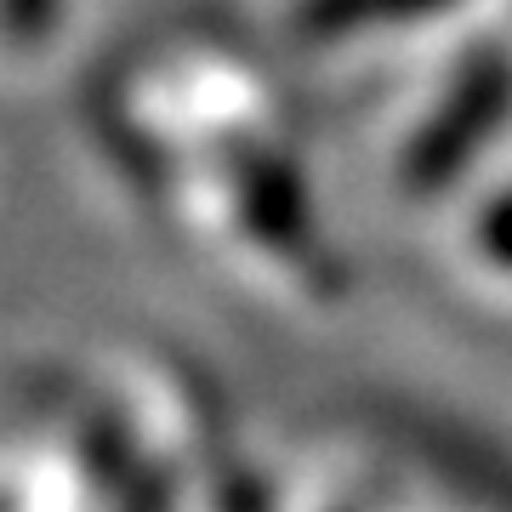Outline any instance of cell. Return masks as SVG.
<instances>
[{
  "mask_svg": "<svg viewBox=\"0 0 512 512\" xmlns=\"http://www.w3.org/2000/svg\"><path fill=\"white\" fill-rule=\"evenodd\" d=\"M63 0H0V57H35L40 35L52 40Z\"/></svg>",
  "mask_w": 512,
  "mask_h": 512,
  "instance_id": "1",
  "label": "cell"
}]
</instances>
